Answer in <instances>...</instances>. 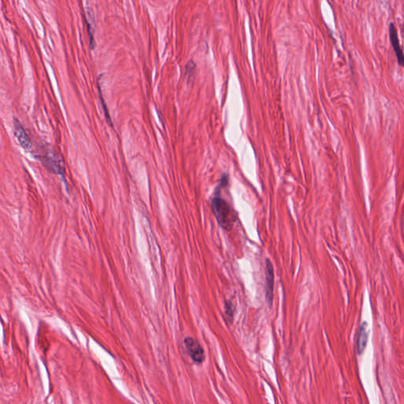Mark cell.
<instances>
[{
    "instance_id": "obj_10",
    "label": "cell",
    "mask_w": 404,
    "mask_h": 404,
    "mask_svg": "<svg viewBox=\"0 0 404 404\" xmlns=\"http://www.w3.org/2000/svg\"><path fill=\"white\" fill-rule=\"evenodd\" d=\"M232 306L231 303L226 305V314L230 318H232L233 317V311H232Z\"/></svg>"
},
{
    "instance_id": "obj_2",
    "label": "cell",
    "mask_w": 404,
    "mask_h": 404,
    "mask_svg": "<svg viewBox=\"0 0 404 404\" xmlns=\"http://www.w3.org/2000/svg\"><path fill=\"white\" fill-rule=\"evenodd\" d=\"M39 157L49 171L56 175H63L65 170L63 160L55 151L51 149H44Z\"/></svg>"
},
{
    "instance_id": "obj_6",
    "label": "cell",
    "mask_w": 404,
    "mask_h": 404,
    "mask_svg": "<svg viewBox=\"0 0 404 404\" xmlns=\"http://www.w3.org/2000/svg\"><path fill=\"white\" fill-rule=\"evenodd\" d=\"M389 36H390L392 45H393L396 55H397L399 64L401 66H403L404 62V54H403L402 49H401V45H400L397 29H396L395 25L393 23H391L389 25Z\"/></svg>"
},
{
    "instance_id": "obj_1",
    "label": "cell",
    "mask_w": 404,
    "mask_h": 404,
    "mask_svg": "<svg viewBox=\"0 0 404 404\" xmlns=\"http://www.w3.org/2000/svg\"><path fill=\"white\" fill-rule=\"evenodd\" d=\"M212 208L216 220L224 230L231 231L236 220V216L229 204L220 198H213Z\"/></svg>"
},
{
    "instance_id": "obj_5",
    "label": "cell",
    "mask_w": 404,
    "mask_h": 404,
    "mask_svg": "<svg viewBox=\"0 0 404 404\" xmlns=\"http://www.w3.org/2000/svg\"><path fill=\"white\" fill-rule=\"evenodd\" d=\"M13 132H14V135H15L17 141H18L19 144L21 145L23 149H27V150L30 149L31 147H32L30 138H29L26 132L24 130V127L21 124V122H19L17 119L13 120Z\"/></svg>"
},
{
    "instance_id": "obj_4",
    "label": "cell",
    "mask_w": 404,
    "mask_h": 404,
    "mask_svg": "<svg viewBox=\"0 0 404 404\" xmlns=\"http://www.w3.org/2000/svg\"><path fill=\"white\" fill-rule=\"evenodd\" d=\"M185 345L192 360L196 363H203L205 360V352L201 344L191 337L185 339Z\"/></svg>"
},
{
    "instance_id": "obj_3",
    "label": "cell",
    "mask_w": 404,
    "mask_h": 404,
    "mask_svg": "<svg viewBox=\"0 0 404 404\" xmlns=\"http://www.w3.org/2000/svg\"><path fill=\"white\" fill-rule=\"evenodd\" d=\"M275 274L273 265L270 260L265 262V298L269 306L273 304L274 293Z\"/></svg>"
},
{
    "instance_id": "obj_7",
    "label": "cell",
    "mask_w": 404,
    "mask_h": 404,
    "mask_svg": "<svg viewBox=\"0 0 404 404\" xmlns=\"http://www.w3.org/2000/svg\"><path fill=\"white\" fill-rule=\"evenodd\" d=\"M368 341V332H367V322H363L359 329V337H358L357 348L359 355L363 353Z\"/></svg>"
},
{
    "instance_id": "obj_8",
    "label": "cell",
    "mask_w": 404,
    "mask_h": 404,
    "mask_svg": "<svg viewBox=\"0 0 404 404\" xmlns=\"http://www.w3.org/2000/svg\"><path fill=\"white\" fill-rule=\"evenodd\" d=\"M86 14L88 35H89V37H90L91 46H92V47H93V46H94V38H93V36H94L95 28L94 17H93V13H92V12L91 11L90 9H87Z\"/></svg>"
},
{
    "instance_id": "obj_9",
    "label": "cell",
    "mask_w": 404,
    "mask_h": 404,
    "mask_svg": "<svg viewBox=\"0 0 404 404\" xmlns=\"http://www.w3.org/2000/svg\"><path fill=\"white\" fill-rule=\"evenodd\" d=\"M196 66L193 61H190L188 63L186 64V75L188 82H191L194 81V74H195Z\"/></svg>"
}]
</instances>
